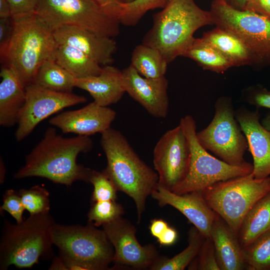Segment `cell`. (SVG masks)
I'll return each instance as SVG.
<instances>
[{
  "mask_svg": "<svg viewBox=\"0 0 270 270\" xmlns=\"http://www.w3.org/2000/svg\"><path fill=\"white\" fill-rule=\"evenodd\" d=\"M92 148L88 136L66 138L58 134L55 128H48L14 178L40 177L68 186L78 180L89 183L92 170L78 164L76 158L80 154L86 153Z\"/></svg>",
  "mask_w": 270,
  "mask_h": 270,
  "instance_id": "obj_1",
  "label": "cell"
},
{
  "mask_svg": "<svg viewBox=\"0 0 270 270\" xmlns=\"http://www.w3.org/2000/svg\"><path fill=\"white\" fill-rule=\"evenodd\" d=\"M100 134V144L106 158L102 172L118 191L133 200L140 223L147 198L158 187V174L139 157L120 131L110 128Z\"/></svg>",
  "mask_w": 270,
  "mask_h": 270,
  "instance_id": "obj_2",
  "label": "cell"
},
{
  "mask_svg": "<svg viewBox=\"0 0 270 270\" xmlns=\"http://www.w3.org/2000/svg\"><path fill=\"white\" fill-rule=\"evenodd\" d=\"M213 24L210 11L194 0H168L153 16V24L142 44L158 50L168 64L182 56L200 28Z\"/></svg>",
  "mask_w": 270,
  "mask_h": 270,
  "instance_id": "obj_3",
  "label": "cell"
},
{
  "mask_svg": "<svg viewBox=\"0 0 270 270\" xmlns=\"http://www.w3.org/2000/svg\"><path fill=\"white\" fill-rule=\"evenodd\" d=\"M14 31L4 50L2 61L14 70L26 88L34 83L40 66L46 60L54 59L58 46L50 29L36 14L13 20Z\"/></svg>",
  "mask_w": 270,
  "mask_h": 270,
  "instance_id": "obj_4",
  "label": "cell"
},
{
  "mask_svg": "<svg viewBox=\"0 0 270 270\" xmlns=\"http://www.w3.org/2000/svg\"><path fill=\"white\" fill-rule=\"evenodd\" d=\"M55 222L50 213L30 215L20 224L4 220L0 241V270L12 265L30 268L40 258L52 256V228Z\"/></svg>",
  "mask_w": 270,
  "mask_h": 270,
  "instance_id": "obj_5",
  "label": "cell"
},
{
  "mask_svg": "<svg viewBox=\"0 0 270 270\" xmlns=\"http://www.w3.org/2000/svg\"><path fill=\"white\" fill-rule=\"evenodd\" d=\"M88 222L85 226L54 222V244L64 258L79 262L84 270H108L114 256V247L104 230Z\"/></svg>",
  "mask_w": 270,
  "mask_h": 270,
  "instance_id": "obj_6",
  "label": "cell"
},
{
  "mask_svg": "<svg viewBox=\"0 0 270 270\" xmlns=\"http://www.w3.org/2000/svg\"><path fill=\"white\" fill-rule=\"evenodd\" d=\"M270 191V176L258 179L251 173L218 182L202 192L208 206L238 236L246 214Z\"/></svg>",
  "mask_w": 270,
  "mask_h": 270,
  "instance_id": "obj_7",
  "label": "cell"
},
{
  "mask_svg": "<svg viewBox=\"0 0 270 270\" xmlns=\"http://www.w3.org/2000/svg\"><path fill=\"white\" fill-rule=\"evenodd\" d=\"M36 14L52 31L72 26L104 37L120 34V21L94 0H38Z\"/></svg>",
  "mask_w": 270,
  "mask_h": 270,
  "instance_id": "obj_8",
  "label": "cell"
},
{
  "mask_svg": "<svg viewBox=\"0 0 270 270\" xmlns=\"http://www.w3.org/2000/svg\"><path fill=\"white\" fill-rule=\"evenodd\" d=\"M179 124L189 144L190 160L186 176L172 192L182 194L202 192L218 182L252 173L253 164L249 162L233 166L209 154L198 140L196 122L190 115L181 118Z\"/></svg>",
  "mask_w": 270,
  "mask_h": 270,
  "instance_id": "obj_9",
  "label": "cell"
},
{
  "mask_svg": "<svg viewBox=\"0 0 270 270\" xmlns=\"http://www.w3.org/2000/svg\"><path fill=\"white\" fill-rule=\"evenodd\" d=\"M213 24L240 38L250 52L254 65L270 66V19L236 9L224 0H212Z\"/></svg>",
  "mask_w": 270,
  "mask_h": 270,
  "instance_id": "obj_10",
  "label": "cell"
},
{
  "mask_svg": "<svg viewBox=\"0 0 270 270\" xmlns=\"http://www.w3.org/2000/svg\"><path fill=\"white\" fill-rule=\"evenodd\" d=\"M215 113L210 124L196 132L202 146L221 160L233 166L248 162L244 159L248 148L246 138L236 120L230 98L222 97L214 105Z\"/></svg>",
  "mask_w": 270,
  "mask_h": 270,
  "instance_id": "obj_11",
  "label": "cell"
},
{
  "mask_svg": "<svg viewBox=\"0 0 270 270\" xmlns=\"http://www.w3.org/2000/svg\"><path fill=\"white\" fill-rule=\"evenodd\" d=\"M190 150L187 138L179 124L166 132L153 151V164L158 186L172 192L188 172Z\"/></svg>",
  "mask_w": 270,
  "mask_h": 270,
  "instance_id": "obj_12",
  "label": "cell"
},
{
  "mask_svg": "<svg viewBox=\"0 0 270 270\" xmlns=\"http://www.w3.org/2000/svg\"><path fill=\"white\" fill-rule=\"evenodd\" d=\"M86 97L59 92L33 83L26 87V100L17 122L15 138L20 142L27 137L42 120L64 108L86 102Z\"/></svg>",
  "mask_w": 270,
  "mask_h": 270,
  "instance_id": "obj_13",
  "label": "cell"
},
{
  "mask_svg": "<svg viewBox=\"0 0 270 270\" xmlns=\"http://www.w3.org/2000/svg\"><path fill=\"white\" fill-rule=\"evenodd\" d=\"M102 226L114 250V268L149 269L160 256L154 244L142 246L138 242L136 227L122 216Z\"/></svg>",
  "mask_w": 270,
  "mask_h": 270,
  "instance_id": "obj_14",
  "label": "cell"
},
{
  "mask_svg": "<svg viewBox=\"0 0 270 270\" xmlns=\"http://www.w3.org/2000/svg\"><path fill=\"white\" fill-rule=\"evenodd\" d=\"M126 91L151 116L165 118L168 112V80L165 76L148 78L140 75L130 64L122 70Z\"/></svg>",
  "mask_w": 270,
  "mask_h": 270,
  "instance_id": "obj_15",
  "label": "cell"
},
{
  "mask_svg": "<svg viewBox=\"0 0 270 270\" xmlns=\"http://www.w3.org/2000/svg\"><path fill=\"white\" fill-rule=\"evenodd\" d=\"M116 116L112 109L94 101L80 109L61 112L50 118L49 123L64 134L90 136L110 128Z\"/></svg>",
  "mask_w": 270,
  "mask_h": 270,
  "instance_id": "obj_16",
  "label": "cell"
},
{
  "mask_svg": "<svg viewBox=\"0 0 270 270\" xmlns=\"http://www.w3.org/2000/svg\"><path fill=\"white\" fill-rule=\"evenodd\" d=\"M235 116L253 158L252 174L258 179L270 176V132L260 122L258 110L252 111L242 107L235 112Z\"/></svg>",
  "mask_w": 270,
  "mask_h": 270,
  "instance_id": "obj_17",
  "label": "cell"
},
{
  "mask_svg": "<svg viewBox=\"0 0 270 270\" xmlns=\"http://www.w3.org/2000/svg\"><path fill=\"white\" fill-rule=\"evenodd\" d=\"M151 196L160 206L169 205L178 210L205 238L210 236L217 214L208 206L202 192L178 194L158 186Z\"/></svg>",
  "mask_w": 270,
  "mask_h": 270,
  "instance_id": "obj_18",
  "label": "cell"
},
{
  "mask_svg": "<svg viewBox=\"0 0 270 270\" xmlns=\"http://www.w3.org/2000/svg\"><path fill=\"white\" fill-rule=\"evenodd\" d=\"M58 44L73 46L88 56L100 66L110 64L116 50V43L113 38L97 35L84 29L63 26L53 30Z\"/></svg>",
  "mask_w": 270,
  "mask_h": 270,
  "instance_id": "obj_19",
  "label": "cell"
},
{
  "mask_svg": "<svg viewBox=\"0 0 270 270\" xmlns=\"http://www.w3.org/2000/svg\"><path fill=\"white\" fill-rule=\"evenodd\" d=\"M75 87L88 92L98 104L108 106L118 102L126 92L122 70L110 64L96 76L76 78Z\"/></svg>",
  "mask_w": 270,
  "mask_h": 270,
  "instance_id": "obj_20",
  "label": "cell"
},
{
  "mask_svg": "<svg viewBox=\"0 0 270 270\" xmlns=\"http://www.w3.org/2000/svg\"><path fill=\"white\" fill-rule=\"evenodd\" d=\"M220 270H242L246 268L243 248L238 236L217 214L210 236Z\"/></svg>",
  "mask_w": 270,
  "mask_h": 270,
  "instance_id": "obj_21",
  "label": "cell"
},
{
  "mask_svg": "<svg viewBox=\"0 0 270 270\" xmlns=\"http://www.w3.org/2000/svg\"><path fill=\"white\" fill-rule=\"evenodd\" d=\"M0 76V124L10 128L17 124L26 100V88L6 64L2 66Z\"/></svg>",
  "mask_w": 270,
  "mask_h": 270,
  "instance_id": "obj_22",
  "label": "cell"
},
{
  "mask_svg": "<svg viewBox=\"0 0 270 270\" xmlns=\"http://www.w3.org/2000/svg\"><path fill=\"white\" fill-rule=\"evenodd\" d=\"M202 38L225 56L234 66L254 64L248 48L232 33L216 26L204 32Z\"/></svg>",
  "mask_w": 270,
  "mask_h": 270,
  "instance_id": "obj_23",
  "label": "cell"
},
{
  "mask_svg": "<svg viewBox=\"0 0 270 270\" xmlns=\"http://www.w3.org/2000/svg\"><path fill=\"white\" fill-rule=\"evenodd\" d=\"M270 230V191L259 200L244 216L238 237L242 248Z\"/></svg>",
  "mask_w": 270,
  "mask_h": 270,
  "instance_id": "obj_24",
  "label": "cell"
},
{
  "mask_svg": "<svg viewBox=\"0 0 270 270\" xmlns=\"http://www.w3.org/2000/svg\"><path fill=\"white\" fill-rule=\"evenodd\" d=\"M54 60L76 78L98 75L102 69L100 64L84 52L67 44H58Z\"/></svg>",
  "mask_w": 270,
  "mask_h": 270,
  "instance_id": "obj_25",
  "label": "cell"
},
{
  "mask_svg": "<svg viewBox=\"0 0 270 270\" xmlns=\"http://www.w3.org/2000/svg\"><path fill=\"white\" fill-rule=\"evenodd\" d=\"M196 62L204 70L222 73L234 66L216 48L201 38H194L182 55Z\"/></svg>",
  "mask_w": 270,
  "mask_h": 270,
  "instance_id": "obj_26",
  "label": "cell"
},
{
  "mask_svg": "<svg viewBox=\"0 0 270 270\" xmlns=\"http://www.w3.org/2000/svg\"><path fill=\"white\" fill-rule=\"evenodd\" d=\"M76 78L54 59L44 62L38 69L34 83L54 91L70 92L75 87Z\"/></svg>",
  "mask_w": 270,
  "mask_h": 270,
  "instance_id": "obj_27",
  "label": "cell"
},
{
  "mask_svg": "<svg viewBox=\"0 0 270 270\" xmlns=\"http://www.w3.org/2000/svg\"><path fill=\"white\" fill-rule=\"evenodd\" d=\"M168 64L158 50L142 44L136 46L132 52L130 64L146 78L164 76Z\"/></svg>",
  "mask_w": 270,
  "mask_h": 270,
  "instance_id": "obj_28",
  "label": "cell"
},
{
  "mask_svg": "<svg viewBox=\"0 0 270 270\" xmlns=\"http://www.w3.org/2000/svg\"><path fill=\"white\" fill-rule=\"evenodd\" d=\"M188 246L180 253L169 258L160 256L150 267V270H184L197 256L205 237L195 227H192L188 233Z\"/></svg>",
  "mask_w": 270,
  "mask_h": 270,
  "instance_id": "obj_29",
  "label": "cell"
},
{
  "mask_svg": "<svg viewBox=\"0 0 270 270\" xmlns=\"http://www.w3.org/2000/svg\"><path fill=\"white\" fill-rule=\"evenodd\" d=\"M246 269L270 270V230L243 248Z\"/></svg>",
  "mask_w": 270,
  "mask_h": 270,
  "instance_id": "obj_30",
  "label": "cell"
},
{
  "mask_svg": "<svg viewBox=\"0 0 270 270\" xmlns=\"http://www.w3.org/2000/svg\"><path fill=\"white\" fill-rule=\"evenodd\" d=\"M24 206L30 215L50 213V193L39 185L18 191Z\"/></svg>",
  "mask_w": 270,
  "mask_h": 270,
  "instance_id": "obj_31",
  "label": "cell"
},
{
  "mask_svg": "<svg viewBox=\"0 0 270 270\" xmlns=\"http://www.w3.org/2000/svg\"><path fill=\"white\" fill-rule=\"evenodd\" d=\"M124 212L122 205L116 200L93 202L88 214V222L96 227L102 226L122 216Z\"/></svg>",
  "mask_w": 270,
  "mask_h": 270,
  "instance_id": "obj_32",
  "label": "cell"
},
{
  "mask_svg": "<svg viewBox=\"0 0 270 270\" xmlns=\"http://www.w3.org/2000/svg\"><path fill=\"white\" fill-rule=\"evenodd\" d=\"M168 0H136L130 4H123L119 21L120 24L126 26H136L146 12L156 8H163Z\"/></svg>",
  "mask_w": 270,
  "mask_h": 270,
  "instance_id": "obj_33",
  "label": "cell"
},
{
  "mask_svg": "<svg viewBox=\"0 0 270 270\" xmlns=\"http://www.w3.org/2000/svg\"><path fill=\"white\" fill-rule=\"evenodd\" d=\"M89 183L93 186L91 202L116 200L118 191L113 182L102 172L92 170Z\"/></svg>",
  "mask_w": 270,
  "mask_h": 270,
  "instance_id": "obj_34",
  "label": "cell"
},
{
  "mask_svg": "<svg viewBox=\"0 0 270 270\" xmlns=\"http://www.w3.org/2000/svg\"><path fill=\"white\" fill-rule=\"evenodd\" d=\"M188 266V270H220L210 237L205 238L197 256Z\"/></svg>",
  "mask_w": 270,
  "mask_h": 270,
  "instance_id": "obj_35",
  "label": "cell"
},
{
  "mask_svg": "<svg viewBox=\"0 0 270 270\" xmlns=\"http://www.w3.org/2000/svg\"><path fill=\"white\" fill-rule=\"evenodd\" d=\"M0 210L1 212L6 211L10 214L16 224H20L24 220L23 214L25 208L18 192L12 189L6 190L3 195Z\"/></svg>",
  "mask_w": 270,
  "mask_h": 270,
  "instance_id": "obj_36",
  "label": "cell"
},
{
  "mask_svg": "<svg viewBox=\"0 0 270 270\" xmlns=\"http://www.w3.org/2000/svg\"><path fill=\"white\" fill-rule=\"evenodd\" d=\"M11 18L17 20L36 14L38 0H8Z\"/></svg>",
  "mask_w": 270,
  "mask_h": 270,
  "instance_id": "obj_37",
  "label": "cell"
},
{
  "mask_svg": "<svg viewBox=\"0 0 270 270\" xmlns=\"http://www.w3.org/2000/svg\"><path fill=\"white\" fill-rule=\"evenodd\" d=\"M247 100L258 108L270 109V92L266 88L258 86L250 90Z\"/></svg>",
  "mask_w": 270,
  "mask_h": 270,
  "instance_id": "obj_38",
  "label": "cell"
},
{
  "mask_svg": "<svg viewBox=\"0 0 270 270\" xmlns=\"http://www.w3.org/2000/svg\"><path fill=\"white\" fill-rule=\"evenodd\" d=\"M14 22L12 18H0V54L6 48L13 33Z\"/></svg>",
  "mask_w": 270,
  "mask_h": 270,
  "instance_id": "obj_39",
  "label": "cell"
},
{
  "mask_svg": "<svg viewBox=\"0 0 270 270\" xmlns=\"http://www.w3.org/2000/svg\"><path fill=\"white\" fill-rule=\"evenodd\" d=\"M244 10L270 19V0H248Z\"/></svg>",
  "mask_w": 270,
  "mask_h": 270,
  "instance_id": "obj_40",
  "label": "cell"
},
{
  "mask_svg": "<svg viewBox=\"0 0 270 270\" xmlns=\"http://www.w3.org/2000/svg\"><path fill=\"white\" fill-rule=\"evenodd\" d=\"M110 16L118 19L122 11V3L120 0H94Z\"/></svg>",
  "mask_w": 270,
  "mask_h": 270,
  "instance_id": "obj_41",
  "label": "cell"
},
{
  "mask_svg": "<svg viewBox=\"0 0 270 270\" xmlns=\"http://www.w3.org/2000/svg\"><path fill=\"white\" fill-rule=\"evenodd\" d=\"M168 226V222L163 219L154 218L150 220L148 228L151 235L157 239Z\"/></svg>",
  "mask_w": 270,
  "mask_h": 270,
  "instance_id": "obj_42",
  "label": "cell"
},
{
  "mask_svg": "<svg viewBox=\"0 0 270 270\" xmlns=\"http://www.w3.org/2000/svg\"><path fill=\"white\" fill-rule=\"evenodd\" d=\"M178 238L176 230L170 226L157 238L158 242L163 246H169L174 244Z\"/></svg>",
  "mask_w": 270,
  "mask_h": 270,
  "instance_id": "obj_43",
  "label": "cell"
},
{
  "mask_svg": "<svg viewBox=\"0 0 270 270\" xmlns=\"http://www.w3.org/2000/svg\"><path fill=\"white\" fill-rule=\"evenodd\" d=\"M11 18L10 6L8 0H0V18Z\"/></svg>",
  "mask_w": 270,
  "mask_h": 270,
  "instance_id": "obj_44",
  "label": "cell"
},
{
  "mask_svg": "<svg viewBox=\"0 0 270 270\" xmlns=\"http://www.w3.org/2000/svg\"><path fill=\"white\" fill-rule=\"evenodd\" d=\"M49 270H68L64 260L60 255L53 258Z\"/></svg>",
  "mask_w": 270,
  "mask_h": 270,
  "instance_id": "obj_45",
  "label": "cell"
},
{
  "mask_svg": "<svg viewBox=\"0 0 270 270\" xmlns=\"http://www.w3.org/2000/svg\"><path fill=\"white\" fill-rule=\"evenodd\" d=\"M226 3L232 7L244 10L248 0H224Z\"/></svg>",
  "mask_w": 270,
  "mask_h": 270,
  "instance_id": "obj_46",
  "label": "cell"
},
{
  "mask_svg": "<svg viewBox=\"0 0 270 270\" xmlns=\"http://www.w3.org/2000/svg\"><path fill=\"white\" fill-rule=\"evenodd\" d=\"M261 123L266 130L270 132V112L263 118Z\"/></svg>",
  "mask_w": 270,
  "mask_h": 270,
  "instance_id": "obj_47",
  "label": "cell"
},
{
  "mask_svg": "<svg viewBox=\"0 0 270 270\" xmlns=\"http://www.w3.org/2000/svg\"><path fill=\"white\" fill-rule=\"evenodd\" d=\"M0 183L2 184L4 180L5 175L6 174V168L2 158H0Z\"/></svg>",
  "mask_w": 270,
  "mask_h": 270,
  "instance_id": "obj_48",
  "label": "cell"
},
{
  "mask_svg": "<svg viewBox=\"0 0 270 270\" xmlns=\"http://www.w3.org/2000/svg\"><path fill=\"white\" fill-rule=\"evenodd\" d=\"M136 0H120V1L124 4H128L134 2Z\"/></svg>",
  "mask_w": 270,
  "mask_h": 270,
  "instance_id": "obj_49",
  "label": "cell"
},
{
  "mask_svg": "<svg viewBox=\"0 0 270 270\" xmlns=\"http://www.w3.org/2000/svg\"></svg>",
  "mask_w": 270,
  "mask_h": 270,
  "instance_id": "obj_50",
  "label": "cell"
}]
</instances>
